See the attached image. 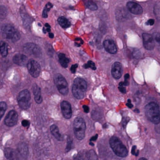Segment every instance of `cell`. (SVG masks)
Instances as JSON below:
<instances>
[{"label": "cell", "instance_id": "484cf974", "mask_svg": "<svg viewBox=\"0 0 160 160\" xmlns=\"http://www.w3.org/2000/svg\"><path fill=\"white\" fill-rule=\"evenodd\" d=\"M7 15V10L4 6H0V19H4Z\"/></svg>", "mask_w": 160, "mask_h": 160}, {"label": "cell", "instance_id": "4dcf8cb0", "mask_svg": "<svg viewBox=\"0 0 160 160\" xmlns=\"http://www.w3.org/2000/svg\"><path fill=\"white\" fill-rule=\"evenodd\" d=\"M76 45L77 46H81V44H83V41L82 39L80 38H76Z\"/></svg>", "mask_w": 160, "mask_h": 160}, {"label": "cell", "instance_id": "5b68a950", "mask_svg": "<svg viewBox=\"0 0 160 160\" xmlns=\"http://www.w3.org/2000/svg\"><path fill=\"white\" fill-rule=\"evenodd\" d=\"M2 35L5 38L13 42H16L19 39L20 35L17 29L10 25H6L2 28Z\"/></svg>", "mask_w": 160, "mask_h": 160}, {"label": "cell", "instance_id": "7bdbcfd3", "mask_svg": "<svg viewBox=\"0 0 160 160\" xmlns=\"http://www.w3.org/2000/svg\"><path fill=\"white\" fill-rule=\"evenodd\" d=\"M143 159H144V160H146V159H145V158H141V159H139V160H143Z\"/></svg>", "mask_w": 160, "mask_h": 160}, {"label": "cell", "instance_id": "b9f144b4", "mask_svg": "<svg viewBox=\"0 0 160 160\" xmlns=\"http://www.w3.org/2000/svg\"><path fill=\"white\" fill-rule=\"evenodd\" d=\"M135 112H136V113H139V109H136L135 110Z\"/></svg>", "mask_w": 160, "mask_h": 160}, {"label": "cell", "instance_id": "ab89813d", "mask_svg": "<svg viewBox=\"0 0 160 160\" xmlns=\"http://www.w3.org/2000/svg\"><path fill=\"white\" fill-rule=\"evenodd\" d=\"M130 76L128 74H127L125 75V80H127L128 79H129V78Z\"/></svg>", "mask_w": 160, "mask_h": 160}, {"label": "cell", "instance_id": "d6a6232c", "mask_svg": "<svg viewBox=\"0 0 160 160\" xmlns=\"http://www.w3.org/2000/svg\"><path fill=\"white\" fill-rule=\"evenodd\" d=\"M136 146H133L132 149V154H134V155H136V156H137L139 154V151H136Z\"/></svg>", "mask_w": 160, "mask_h": 160}, {"label": "cell", "instance_id": "cb8c5ba5", "mask_svg": "<svg viewBox=\"0 0 160 160\" xmlns=\"http://www.w3.org/2000/svg\"><path fill=\"white\" fill-rule=\"evenodd\" d=\"M7 104L4 101L0 102V120H1L2 117L4 115L6 109H7Z\"/></svg>", "mask_w": 160, "mask_h": 160}, {"label": "cell", "instance_id": "ba28073f", "mask_svg": "<svg viewBox=\"0 0 160 160\" xmlns=\"http://www.w3.org/2000/svg\"><path fill=\"white\" fill-rule=\"evenodd\" d=\"M27 67L29 74L34 78H37L41 72V67L35 60L31 59L28 62Z\"/></svg>", "mask_w": 160, "mask_h": 160}, {"label": "cell", "instance_id": "1f68e13d", "mask_svg": "<svg viewBox=\"0 0 160 160\" xmlns=\"http://www.w3.org/2000/svg\"><path fill=\"white\" fill-rule=\"evenodd\" d=\"M22 125L25 127H28L29 125H30V123H29V121H28V120H24L22 122Z\"/></svg>", "mask_w": 160, "mask_h": 160}, {"label": "cell", "instance_id": "74e56055", "mask_svg": "<svg viewBox=\"0 0 160 160\" xmlns=\"http://www.w3.org/2000/svg\"><path fill=\"white\" fill-rule=\"evenodd\" d=\"M127 106L129 108H132L133 107V104L131 103V100H128V102L127 103Z\"/></svg>", "mask_w": 160, "mask_h": 160}, {"label": "cell", "instance_id": "8d00e7d4", "mask_svg": "<svg viewBox=\"0 0 160 160\" xmlns=\"http://www.w3.org/2000/svg\"><path fill=\"white\" fill-rule=\"evenodd\" d=\"M83 109H84V111L85 113H88L89 111V108L86 105H84L83 106Z\"/></svg>", "mask_w": 160, "mask_h": 160}, {"label": "cell", "instance_id": "8fae6325", "mask_svg": "<svg viewBox=\"0 0 160 160\" xmlns=\"http://www.w3.org/2000/svg\"><path fill=\"white\" fill-rule=\"evenodd\" d=\"M142 38L145 48L148 50H153L155 47V43L153 36L144 33L142 35Z\"/></svg>", "mask_w": 160, "mask_h": 160}, {"label": "cell", "instance_id": "5bb4252c", "mask_svg": "<svg viewBox=\"0 0 160 160\" xmlns=\"http://www.w3.org/2000/svg\"><path fill=\"white\" fill-rule=\"evenodd\" d=\"M123 73L122 65L119 62H115L112 66L111 74L113 78L119 79L121 78Z\"/></svg>", "mask_w": 160, "mask_h": 160}, {"label": "cell", "instance_id": "f546056e", "mask_svg": "<svg viewBox=\"0 0 160 160\" xmlns=\"http://www.w3.org/2000/svg\"><path fill=\"white\" fill-rule=\"evenodd\" d=\"M72 144V140H70V138H68V145H67V147H66V152L69 151L71 149V145Z\"/></svg>", "mask_w": 160, "mask_h": 160}, {"label": "cell", "instance_id": "9a60e30c", "mask_svg": "<svg viewBox=\"0 0 160 160\" xmlns=\"http://www.w3.org/2000/svg\"><path fill=\"white\" fill-rule=\"evenodd\" d=\"M103 47L108 53L115 54L117 52V47L115 42L111 39H106L103 42Z\"/></svg>", "mask_w": 160, "mask_h": 160}, {"label": "cell", "instance_id": "f1b7e54d", "mask_svg": "<svg viewBox=\"0 0 160 160\" xmlns=\"http://www.w3.org/2000/svg\"><path fill=\"white\" fill-rule=\"evenodd\" d=\"M51 31V27L48 23H46L45 25V27L43 28V31L44 33L45 34L48 31V32H50V31Z\"/></svg>", "mask_w": 160, "mask_h": 160}, {"label": "cell", "instance_id": "7c38bea8", "mask_svg": "<svg viewBox=\"0 0 160 160\" xmlns=\"http://www.w3.org/2000/svg\"><path fill=\"white\" fill-rule=\"evenodd\" d=\"M127 8L130 12L135 15H140L143 12L142 6L138 3L133 2H129L127 3Z\"/></svg>", "mask_w": 160, "mask_h": 160}, {"label": "cell", "instance_id": "7a4b0ae2", "mask_svg": "<svg viewBox=\"0 0 160 160\" xmlns=\"http://www.w3.org/2000/svg\"><path fill=\"white\" fill-rule=\"evenodd\" d=\"M87 88V84L84 79L78 78L75 79L72 86V93L77 99H82L84 96Z\"/></svg>", "mask_w": 160, "mask_h": 160}, {"label": "cell", "instance_id": "8992f818", "mask_svg": "<svg viewBox=\"0 0 160 160\" xmlns=\"http://www.w3.org/2000/svg\"><path fill=\"white\" fill-rule=\"evenodd\" d=\"M31 96L30 92L28 90L22 91L18 96V101L20 107L23 109L29 108L31 105Z\"/></svg>", "mask_w": 160, "mask_h": 160}, {"label": "cell", "instance_id": "7402d4cb", "mask_svg": "<svg viewBox=\"0 0 160 160\" xmlns=\"http://www.w3.org/2000/svg\"><path fill=\"white\" fill-rule=\"evenodd\" d=\"M0 53L3 57H6L8 55V47L4 41L0 42Z\"/></svg>", "mask_w": 160, "mask_h": 160}, {"label": "cell", "instance_id": "4fadbf2b", "mask_svg": "<svg viewBox=\"0 0 160 160\" xmlns=\"http://www.w3.org/2000/svg\"><path fill=\"white\" fill-rule=\"evenodd\" d=\"M61 109L62 114L66 119H70L72 115V110L70 104L67 101H63L61 103Z\"/></svg>", "mask_w": 160, "mask_h": 160}, {"label": "cell", "instance_id": "ac0fdd59", "mask_svg": "<svg viewBox=\"0 0 160 160\" xmlns=\"http://www.w3.org/2000/svg\"><path fill=\"white\" fill-rule=\"evenodd\" d=\"M50 131L52 134L55 137V138L59 141L63 140V137L59 132L58 127L55 125H52L50 127Z\"/></svg>", "mask_w": 160, "mask_h": 160}, {"label": "cell", "instance_id": "e0dca14e", "mask_svg": "<svg viewBox=\"0 0 160 160\" xmlns=\"http://www.w3.org/2000/svg\"><path fill=\"white\" fill-rule=\"evenodd\" d=\"M33 90L34 95L35 101L38 104H41L43 100L41 95V88L36 84H34L33 86Z\"/></svg>", "mask_w": 160, "mask_h": 160}, {"label": "cell", "instance_id": "d4e9b609", "mask_svg": "<svg viewBox=\"0 0 160 160\" xmlns=\"http://www.w3.org/2000/svg\"><path fill=\"white\" fill-rule=\"evenodd\" d=\"M53 6V5L51 3H48L46 4L43 11L42 17L44 18H46L48 17V12L50 11L51 8H52Z\"/></svg>", "mask_w": 160, "mask_h": 160}, {"label": "cell", "instance_id": "2e32d148", "mask_svg": "<svg viewBox=\"0 0 160 160\" xmlns=\"http://www.w3.org/2000/svg\"><path fill=\"white\" fill-rule=\"evenodd\" d=\"M13 61L17 65L21 66H25L28 62L27 56L20 54H18L14 55L13 58Z\"/></svg>", "mask_w": 160, "mask_h": 160}, {"label": "cell", "instance_id": "30bf717a", "mask_svg": "<svg viewBox=\"0 0 160 160\" xmlns=\"http://www.w3.org/2000/svg\"><path fill=\"white\" fill-rule=\"evenodd\" d=\"M18 113L15 110H11L8 113L5 117L4 123L6 125L12 127L16 125L18 123Z\"/></svg>", "mask_w": 160, "mask_h": 160}, {"label": "cell", "instance_id": "83f0119b", "mask_svg": "<svg viewBox=\"0 0 160 160\" xmlns=\"http://www.w3.org/2000/svg\"><path fill=\"white\" fill-rule=\"evenodd\" d=\"M154 39L160 46V34L159 33H154L153 35Z\"/></svg>", "mask_w": 160, "mask_h": 160}, {"label": "cell", "instance_id": "ffe728a7", "mask_svg": "<svg viewBox=\"0 0 160 160\" xmlns=\"http://www.w3.org/2000/svg\"><path fill=\"white\" fill-rule=\"evenodd\" d=\"M84 2L85 5L89 10L94 11L98 9L97 5L95 3L93 0H84Z\"/></svg>", "mask_w": 160, "mask_h": 160}, {"label": "cell", "instance_id": "836d02e7", "mask_svg": "<svg viewBox=\"0 0 160 160\" xmlns=\"http://www.w3.org/2000/svg\"><path fill=\"white\" fill-rule=\"evenodd\" d=\"M77 64H75L74 65H72L71 67V71L73 73H75L76 70V68H77Z\"/></svg>", "mask_w": 160, "mask_h": 160}, {"label": "cell", "instance_id": "3957f363", "mask_svg": "<svg viewBox=\"0 0 160 160\" xmlns=\"http://www.w3.org/2000/svg\"><path fill=\"white\" fill-rule=\"evenodd\" d=\"M109 143L112 150L117 156L121 157L127 156L128 151L127 147L117 137H112L110 138Z\"/></svg>", "mask_w": 160, "mask_h": 160}, {"label": "cell", "instance_id": "60d3db41", "mask_svg": "<svg viewBox=\"0 0 160 160\" xmlns=\"http://www.w3.org/2000/svg\"><path fill=\"white\" fill-rule=\"evenodd\" d=\"M49 37L50 38L53 39L54 37V35H53V33H49Z\"/></svg>", "mask_w": 160, "mask_h": 160}, {"label": "cell", "instance_id": "d590c367", "mask_svg": "<svg viewBox=\"0 0 160 160\" xmlns=\"http://www.w3.org/2000/svg\"><path fill=\"white\" fill-rule=\"evenodd\" d=\"M119 90L121 92H123V93H125L126 92V88H125L124 87H123V86H119Z\"/></svg>", "mask_w": 160, "mask_h": 160}, {"label": "cell", "instance_id": "d6986e66", "mask_svg": "<svg viewBox=\"0 0 160 160\" xmlns=\"http://www.w3.org/2000/svg\"><path fill=\"white\" fill-rule=\"evenodd\" d=\"M59 61L61 66L64 68H67L68 66L69 59L67 58L66 55L63 53H60L59 55Z\"/></svg>", "mask_w": 160, "mask_h": 160}, {"label": "cell", "instance_id": "52a82bcc", "mask_svg": "<svg viewBox=\"0 0 160 160\" xmlns=\"http://www.w3.org/2000/svg\"><path fill=\"white\" fill-rule=\"evenodd\" d=\"M54 82L60 93L64 95L68 92V84L65 78L60 74H57L54 77Z\"/></svg>", "mask_w": 160, "mask_h": 160}, {"label": "cell", "instance_id": "44dd1931", "mask_svg": "<svg viewBox=\"0 0 160 160\" xmlns=\"http://www.w3.org/2000/svg\"><path fill=\"white\" fill-rule=\"evenodd\" d=\"M58 21L60 26L63 28H68L71 26L69 21L65 17H60L58 18Z\"/></svg>", "mask_w": 160, "mask_h": 160}, {"label": "cell", "instance_id": "e575fe53", "mask_svg": "<svg viewBox=\"0 0 160 160\" xmlns=\"http://www.w3.org/2000/svg\"><path fill=\"white\" fill-rule=\"evenodd\" d=\"M154 20L152 19H150L148 20L147 22H146V24L147 25H150V26H153L154 24Z\"/></svg>", "mask_w": 160, "mask_h": 160}, {"label": "cell", "instance_id": "f35d334b", "mask_svg": "<svg viewBox=\"0 0 160 160\" xmlns=\"http://www.w3.org/2000/svg\"><path fill=\"white\" fill-rule=\"evenodd\" d=\"M97 137H98V135L96 134L95 136L92 137L91 138L90 141H91V142H92V141H96L97 140Z\"/></svg>", "mask_w": 160, "mask_h": 160}, {"label": "cell", "instance_id": "603a6c76", "mask_svg": "<svg viewBox=\"0 0 160 160\" xmlns=\"http://www.w3.org/2000/svg\"><path fill=\"white\" fill-rule=\"evenodd\" d=\"M4 154L6 158L8 159H14L15 152L11 148H5L4 150Z\"/></svg>", "mask_w": 160, "mask_h": 160}, {"label": "cell", "instance_id": "4316f807", "mask_svg": "<svg viewBox=\"0 0 160 160\" xmlns=\"http://www.w3.org/2000/svg\"><path fill=\"white\" fill-rule=\"evenodd\" d=\"M84 67L85 69L87 68H92V70H96V67L95 64L92 61H89L88 62L87 64H85L84 66Z\"/></svg>", "mask_w": 160, "mask_h": 160}, {"label": "cell", "instance_id": "6da1fadb", "mask_svg": "<svg viewBox=\"0 0 160 160\" xmlns=\"http://www.w3.org/2000/svg\"><path fill=\"white\" fill-rule=\"evenodd\" d=\"M145 114L147 119L154 124L160 122V108L155 102L148 103L145 107Z\"/></svg>", "mask_w": 160, "mask_h": 160}, {"label": "cell", "instance_id": "9c48e42d", "mask_svg": "<svg viewBox=\"0 0 160 160\" xmlns=\"http://www.w3.org/2000/svg\"><path fill=\"white\" fill-rule=\"evenodd\" d=\"M24 50L25 53L35 56H39L41 55V48L33 43L25 44L24 46Z\"/></svg>", "mask_w": 160, "mask_h": 160}, {"label": "cell", "instance_id": "277c9868", "mask_svg": "<svg viewBox=\"0 0 160 160\" xmlns=\"http://www.w3.org/2000/svg\"><path fill=\"white\" fill-rule=\"evenodd\" d=\"M86 128L85 122L83 118L77 117L75 119L73 124V129L75 136L78 140H82L84 137Z\"/></svg>", "mask_w": 160, "mask_h": 160}]
</instances>
